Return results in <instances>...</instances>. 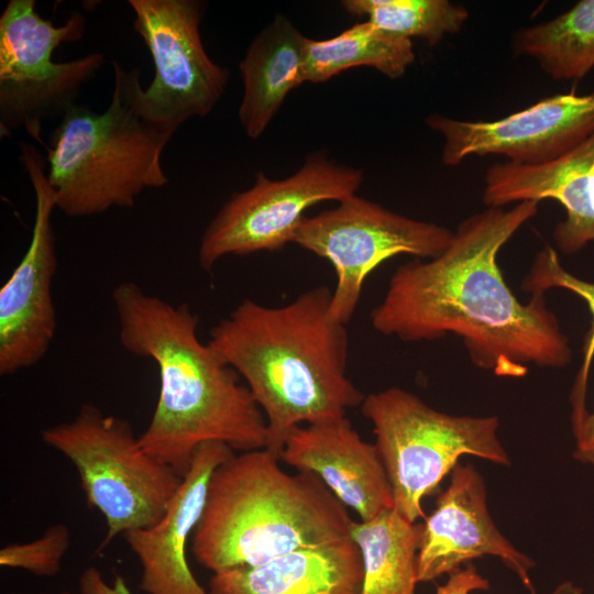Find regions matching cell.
I'll list each match as a JSON object with an SVG mask.
<instances>
[{
    "instance_id": "cell-20",
    "label": "cell",
    "mask_w": 594,
    "mask_h": 594,
    "mask_svg": "<svg viewBox=\"0 0 594 594\" xmlns=\"http://www.w3.org/2000/svg\"><path fill=\"white\" fill-rule=\"evenodd\" d=\"M422 525L394 508L367 521H353L350 536L363 563L360 594H416Z\"/></svg>"
},
{
    "instance_id": "cell-15",
    "label": "cell",
    "mask_w": 594,
    "mask_h": 594,
    "mask_svg": "<svg viewBox=\"0 0 594 594\" xmlns=\"http://www.w3.org/2000/svg\"><path fill=\"white\" fill-rule=\"evenodd\" d=\"M279 460L317 475L360 521L394 508L392 486L375 444L344 416L294 428Z\"/></svg>"
},
{
    "instance_id": "cell-2",
    "label": "cell",
    "mask_w": 594,
    "mask_h": 594,
    "mask_svg": "<svg viewBox=\"0 0 594 594\" xmlns=\"http://www.w3.org/2000/svg\"><path fill=\"white\" fill-rule=\"evenodd\" d=\"M119 340L131 354L153 360L160 393L142 448L182 477L196 450L222 442L242 452L265 449L266 419L238 372L197 336L199 316L124 282L112 290Z\"/></svg>"
},
{
    "instance_id": "cell-16",
    "label": "cell",
    "mask_w": 594,
    "mask_h": 594,
    "mask_svg": "<svg viewBox=\"0 0 594 594\" xmlns=\"http://www.w3.org/2000/svg\"><path fill=\"white\" fill-rule=\"evenodd\" d=\"M543 199L557 200L565 210V219L552 232L560 252L571 255L594 242V133L552 161L506 162L486 169L482 196L486 207Z\"/></svg>"
},
{
    "instance_id": "cell-3",
    "label": "cell",
    "mask_w": 594,
    "mask_h": 594,
    "mask_svg": "<svg viewBox=\"0 0 594 594\" xmlns=\"http://www.w3.org/2000/svg\"><path fill=\"white\" fill-rule=\"evenodd\" d=\"M331 294L318 286L280 307L244 299L210 331L261 408L265 449L277 458L294 428L344 417L365 398L346 375L349 337L329 318Z\"/></svg>"
},
{
    "instance_id": "cell-9",
    "label": "cell",
    "mask_w": 594,
    "mask_h": 594,
    "mask_svg": "<svg viewBox=\"0 0 594 594\" xmlns=\"http://www.w3.org/2000/svg\"><path fill=\"white\" fill-rule=\"evenodd\" d=\"M453 231L396 213L356 195L336 208L305 217L294 243L327 258L337 274L329 318L346 324L355 312L366 277L386 260L407 254L432 258L450 244Z\"/></svg>"
},
{
    "instance_id": "cell-5",
    "label": "cell",
    "mask_w": 594,
    "mask_h": 594,
    "mask_svg": "<svg viewBox=\"0 0 594 594\" xmlns=\"http://www.w3.org/2000/svg\"><path fill=\"white\" fill-rule=\"evenodd\" d=\"M112 67L107 109L98 113L76 103L52 132L51 147L44 146L56 209L66 217L131 208L144 189L168 183L162 154L175 131L144 112L140 69L117 61Z\"/></svg>"
},
{
    "instance_id": "cell-29",
    "label": "cell",
    "mask_w": 594,
    "mask_h": 594,
    "mask_svg": "<svg viewBox=\"0 0 594 594\" xmlns=\"http://www.w3.org/2000/svg\"><path fill=\"white\" fill-rule=\"evenodd\" d=\"M57 594H73V593H70V592H61V593H57Z\"/></svg>"
},
{
    "instance_id": "cell-6",
    "label": "cell",
    "mask_w": 594,
    "mask_h": 594,
    "mask_svg": "<svg viewBox=\"0 0 594 594\" xmlns=\"http://www.w3.org/2000/svg\"><path fill=\"white\" fill-rule=\"evenodd\" d=\"M361 411L373 425L394 509L409 522L425 516L422 499L451 474L462 457L512 464L497 436L499 420L495 416L449 415L399 387L365 396Z\"/></svg>"
},
{
    "instance_id": "cell-23",
    "label": "cell",
    "mask_w": 594,
    "mask_h": 594,
    "mask_svg": "<svg viewBox=\"0 0 594 594\" xmlns=\"http://www.w3.org/2000/svg\"><path fill=\"white\" fill-rule=\"evenodd\" d=\"M341 4L388 33L419 37L431 46L460 32L469 19L465 7L449 0H344Z\"/></svg>"
},
{
    "instance_id": "cell-21",
    "label": "cell",
    "mask_w": 594,
    "mask_h": 594,
    "mask_svg": "<svg viewBox=\"0 0 594 594\" xmlns=\"http://www.w3.org/2000/svg\"><path fill=\"white\" fill-rule=\"evenodd\" d=\"M415 58L411 40L388 33L365 21L331 38L307 37L306 82H324L343 70L360 66L373 67L395 79L406 73Z\"/></svg>"
},
{
    "instance_id": "cell-10",
    "label": "cell",
    "mask_w": 594,
    "mask_h": 594,
    "mask_svg": "<svg viewBox=\"0 0 594 594\" xmlns=\"http://www.w3.org/2000/svg\"><path fill=\"white\" fill-rule=\"evenodd\" d=\"M362 182L361 169L324 154L309 155L283 179H271L258 170L254 185L232 194L205 229L199 265L211 271L228 255L280 250L294 241L307 209L323 201H343L356 195Z\"/></svg>"
},
{
    "instance_id": "cell-4",
    "label": "cell",
    "mask_w": 594,
    "mask_h": 594,
    "mask_svg": "<svg viewBox=\"0 0 594 594\" xmlns=\"http://www.w3.org/2000/svg\"><path fill=\"white\" fill-rule=\"evenodd\" d=\"M258 449L232 454L211 474L193 534L196 561L212 573L262 565L350 537L346 507L315 474H289Z\"/></svg>"
},
{
    "instance_id": "cell-13",
    "label": "cell",
    "mask_w": 594,
    "mask_h": 594,
    "mask_svg": "<svg viewBox=\"0 0 594 594\" xmlns=\"http://www.w3.org/2000/svg\"><path fill=\"white\" fill-rule=\"evenodd\" d=\"M426 123L443 139L441 161L446 166H457L474 155L542 164L562 156L594 133V91L558 94L492 121L433 113Z\"/></svg>"
},
{
    "instance_id": "cell-26",
    "label": "cell",
    "mask_w": 594,
    "mask_h": 594,
    "mask_svg": "<svg viewBox=\"0 0 594 594\" xmlns=\"http://www.w3.org/2000/svg\"><path fill=\"white\" fill-rule=\"evenodd\" d=\"M488 588L487 579L477 572L474 564L468 563L464 568L449 574L448 581L437 587L436 594H470L473 591ZM550 594H583V588L571 581H564Z\"/></svg>"
},
{
    "instance_id": "cell-27",
    "label": "cell",
    "mask_w": 594,
    "mask_h": 594,
    "mask_svg": "<svg viewBox=\"0 0 594 594\" xmlns=\"http://www.w3.org/2000/svg\"><path fill=\"white\" fill-rule=\"evenodd\" d=\"M572 432L575 439L573 458L594 468V411H587L579 422L572 425Z\"/></svg>"
},
{
    "instance_id": "cell-22",
    "label": "cell",
    "mask_w": 594,
    "mask_h": 594,
    "mask_svg": "<svg viewBox=\"0 0 594 594\" xmlns=\"http://www.w3.org/2000/svg\"><path fill=\"white\" fill-rule=\"evenodd\" d=\"M516 55L529 56L553 79L584 77L594 67V0H581L558 16L519 29Z\"/></svg>"
},
{
    "instance_id": "cell-24",
    "label": "cell",
    "mask_w": 594,
    "mask_h": 594,
    "mask_svg": "<svg viewBox=\"0 0 594 594\" xmlns=\"http://www.w3.org/2000/svg\"><path fill=\"white\" fill-rule=\"evenodd\" d=\"M552 288L566 289L582 298L592 315V323L583 346V362L571 392V425L579 422L588 411L585 405L591 365L594 359V283L584 280L568 272L561 264L558 252L544 245L535 256L521 282V289L544 295Z\"/></svg>"
},
{
    "instance_id": "cell-25",
    "label": "cell",
    "mask_w": 594,
    "mask_h": 594,
    "mask_svg": "<svg viewBox=\"0 0 594 594\" xmlns=\"http://www.w3.org/2000/svg\"><path fill=\"white\" fill-rule=\"evenodd\" d=\"M70 546V530L65 524H54L32 541L9 543L0 550V565L25 570L37 576L59 573L62 560Z\"/></svg>"
},
{
    "instance_id": "cell-28",
    "label": "cell",
    "mask_w": 594,
    "mask_h": 594,
    "mask_svg": "<svg viewBox=\"0 0 594 594\" xmlns=\"http://www.w3.org/2000/svg\"><path fill=\"white\" fill-rule=\"evenodd\" d=\"M79 593L80 594H132L124 579L121 575H116L113 584L110 585L103 579L101 572L89 566L82 571L79 576Z\"/></svg>"
},
{
    "instance_id": "cell-7",
    "label": "cell",
    "mask_w": 594,
    "mask_h": 594,
    "mask_svg": "<svg viewBox=\"0 0 594 594\" xmlns=\"http://www.w3.org/2000/svg\"><path fill=\"white\" fill-rule=\"evenodd\" d=\"M42 441L67 458L78 472L89 507L105 517L98 550L119 535L157 522L183 477L147 453L131 424L82 404L76 416L41 431Z\"/></svg>"
},
{
    "instance_id": "cell-17",
    "label": "cell",
    "mask_w": 594,
    "mask_h": 594,
    "mask_svg": "<svg viewBox=\"0 0 594 594\" xmlns=\"http://www.w3.org/2000/svg\"><path fill=\"white\" fill-rule=\"evenodd\" d=\"M232 454L222 442L201 444L163 517L123 535L140 562V588L146 594H210L193 574L186 547L200 519L210 476Z\"/></svg>"
},
{
    "instance_id": "cell-11",
    "label": "cell",
    "mask_w": 594,
    "mask_h": 594,
    "mask_svg": "<svg viewBox=\"0 0 594 594\" xmlns=\"http://www.w3.org/2000/svg\"><path fill=\"white\" fill-rule=\"evenodd\" d=\"M134 31L147 47L154 77L141 105L155 122L175 132L187 120L208 116L226 92L230 73L204 46L198 0H129Z\"/></svg>"
},
{
    "instance_id": "cell-14",
    "label": "cell",
    "mask_w": 594,
    "mask_h": 594,
    "mask_svg": "<svg viewBox=\"0 0 594 594\" xmlns=\"http://www.w3.org/2000/svg\"><path fill=\"white\" fill-rule=\"evenodd\" d=\"M499 559L534 594L530 571L536 562L498 530L487 508L483 476L470 463H458L448 487L422 524L417 556L418 582H430L473 559Z\"/></svg>"
},
{
    "instance_id": "cell-18",
    "label": "cell",
    "mask_w": 594,
    "mask_h": 594,
    "mask_svg": "<svg viewBox=\"0 0 594 594\" xmlns=\"http://www.w3.org/2000/svg\"><path fill=\"white\" fill-rule=\"evenodd\" d=\"M363 563L350 537L262 565L213 573L210 594H360Z\"/></svg>"
},
{
    "instance_id": "cell-19",
    "label": "cell",
    "mask_w": 594,
    "mask_h": 594,
    "mask_svg": "<svg viewBox=\"0 0 594 594\" xmlns=\"http://www.w3.org/2000/svg\"><path fill=\"white\" fill-rule=\"evenodd\" d=\"M306 41L290 20L276 14L248 46L239 64L243 95L238 116L250 139H258L287 95L306 82Z\"/></svg>"
},
{
    "instance_id": "cell-8",
    "label": "cell",
    "mask_w": 594,
    "mask_h": 594,
    "mask_svg": "<svg viewBox=\"0 0 594 594\" xmlns=\"http://www.w3.org/2000/svg\"><path fill=\"white\" fill-rule=\"evenodd\" d=\"M35 0H10L0 15V136L25 133L43 146L46 120L62 118L77 102L82 86L102 68V53L54 62L63 43L79 41L86 19L73 12L54 25L35 10Z\"/></svg>"
},
{
    "instance_id": "cell-12",
    "label": "cell",
    "mask_w": 594,
    "mask_h": 594,
    "mask_svg": "<svg viewBox=\"0 0 594 594\" xmlns=\"http://www.w3.org/2000/svg\"><path fill=\"white\" fill-rule=\"evenodd\" d=\"M20 162L35 197L28 250L0 289V375L32 367L47 353L56 332L52 283L57 270L52 215L55 194L47 178L46 157L21 142Z\"/></svg>"
},
{
    "instance_id": "cell-1",
    "label": "cell",
    "mask_w": 594,
    "mask_h": 594,
    "mask_svg": "<svg viewBox=\"0 0 594 594\" xmlns=\"http://www.w3.org/2000/svg\"><path fill=\"white\" fill-rule=\"evenodd\" d=\"M538 201L486 207L463 219L448 248L396 268L372 327L404 342L459 337L471 362L499 377L521 378L530 365L562 369L572 349L544 295L521 302L497 256L538 212Z\"/></svg>"
}]
</instances>
